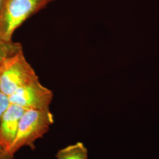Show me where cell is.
Returning a JSON list of instances; mask_svg holds the SVG:
<instances>
[{
	"label": "cell",
	"mask_w": 159,
	"mask_h": 159,
	"mask_svg": "<svg viewBox=\"0 0 159 159\" xmlns=\"http://www.w3.org/2000/svg\"><path fill=\"white\" fill-rule=\"evenodd\" d=\"M39 79L23 50L7 58L0 65V89L8 96Z\"/></svg>",
	"instance_id": "3957f363"
},
{
	"label": "cell",
	"mask_w": 159,
	"mask_h": 159,
	"mask_svg": "<svg viewBox=\"0 0 159 159\" xmlns=\"http://www.w3.org/2000/svg\"><path fill=\"white\" fill-rule=\"evenodd\" d=\"M14 156L10 155L0 145V159H13Z\"/></svg>",
	"instance_id": "9c48e42d"
},
{
	"label": "cell",
	"mask_w": 159,
	"mask_h": 159,
	"mask_svg": "<svg viewBox=\"0 0 159 159\" xmlns=\"http://www.w3.org/2000/svg\"><path fill=\"white\" fill-rule=\"evenodd\" d=\"M0 2H1V0H0Z\"/></svg>",
	"instance_id": "30bf717a"
},
{
	"label": "cell",
	"mask_w": 159,
	"mask_h": 159,
	"mask_svg": "<svg viewBox=\"0 0 159 159\" xmlns=\"http://www.w3.org/2000/svg\"><path fill=\"white\" fill-rule=\"evenodd\" d=\"M54 122L50 110H25L19 123L17 136L8 150L12 156L23 147H31L47 133Z\"/></svg>",
	"instance_id": "7a4b0ae2"
},
{
	"label": "cell",
	"mask_w": 159,
	"mask_h": 159,
	"mask_svg": "<svg viewBox=\"0 0 159 159\" xmlns=\"http://www.w3.org/2000/svg\"><path fill=\"white\" fill-rule=\"evenodd\" d=\"M57 159H88V150L84 144L77 142L58 151Z\"/></svg>",
	"instance_id": "8992f818"
},
{
	"label": "cell",
	"mask_w": 159,
	"mask_h": 159,
	"mask_svg": "<svg viewBox=\"0 0 159 159\" xmlns=\"http://www.w3.org/2000/svg\"><path fill=\"white\" fill-rule=\"evenodd\" d=\"M10 104L11 102L9 96L4 93L0 89V119Z\"/></svg>",
	"instance_id": "ba28073f"
},
{
	"label": "cell",
	"mask_w": 159,
	"mask_h": 159,
	"mask_svg": "<svg viewBox=\"0 0 159 159\" xmlns=\"http://www.w3.org/2000/svg\"><path fill=\"white\" fill-rule=\"evenodd\" d=\"M54 0H1L0 38L11 41L13 34L29 18Z\"/></svg>",
	"instance_id": "6da1fadb"
},
{
	"label": "cell",
	"mask_w": 159,
	"mask_h": 159,
	"mask_svg": "<svg viewBox=\"0 0 159 159\" xmlns=\"http://www.w3.org/2000/svg\"><path fill=\"white\" fill-rule=\"evenodd\" d=\"M53 93L43 85L39 79L25 85L9 96L10 102L24 110H49Z\"/></svg>",
	"instance_id": "277c9868"
},
{
	"label": "cell",
	"mask_w": 159,
	"mask_h": 159,
	"mask_svg": "<svg viewBox=\"0 0 159 159\" xmlns=\"http://www.w3.org/2000/svg\"><path fill=\"white\" fill-rule=\"evenodd\" d=\"M25 110L11 103L0 119V145L8 153L16 136L20 119Z\"/></svg>",
	"instance_id": "5b68a950"
},
{
	"label": "cell",
	"mask_w": 159,
	"mask_h": 159,
	"mask_svg": "<svg viewBox=\"0 0 159 159\" xmlns=\"http://www.w3.org/2000/svg\"><path fill=\"white\" fill-rule=\"evenodd\" d=\"M23 50L21 43L11 41H6L0 38V65L8 57H11Z\"/></svg>",
	"instance_id": "52a82bcc"
}]
</instances>
